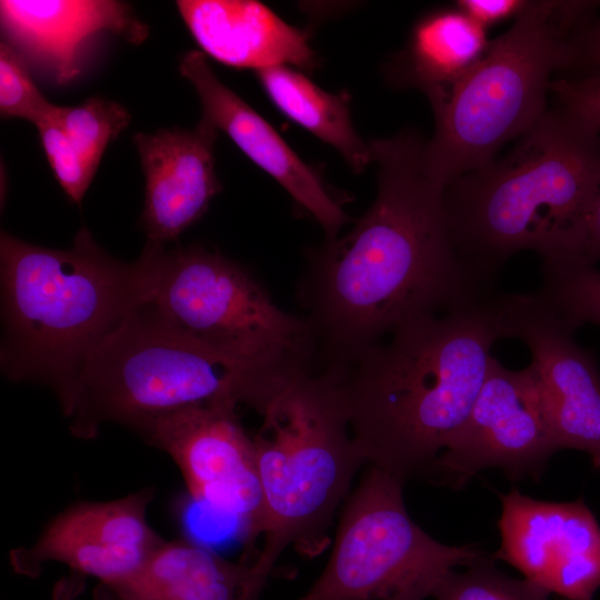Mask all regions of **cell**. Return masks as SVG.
<instances>
[{"label":"cell","mask_w":600,"mask_h":600,"mask_svg":"<svg viewBox=\"0 0 600 600\" xmlns=\"http://www.w3.org/2000/svg\"><path fill=\"white\" fill-rule=\"evenodd\" d=\"M378 192L353 228L308 254L299 300L327 367L349 368L403 323L490 300L452 242L446 186L413 130L371 140Z\"/></svg>","instance_id":"cell-1"},{"label":"cell","mask_w":600,"mask_h":600,"mask_svg":"<svg viewBox=\"0 0 600 600\" xmlns=\"http://www.w3.org/2000/svg\"><path fill=\"white\" fill-rule=\"evenodd\" d=\"M494 299L412 319L347 368L350 429L367 463L403 482L429 478L502 338Z\"/></svg>","instance_id":"cell-2"},{"label":"cell","mask_w":600,"mask_h":600,"mask_svg":"<svg viewBox=\"0 0 600 600\" xmlns=\"http://www.w3.org/2000/svg\"><path fill=\"white\" fill-rule=\"evenodd\" d=\"M162 244L120 261L83 227L68 249L0 237L1 372L49 387L63 409L90 353L150 302Z\"/></svg>","instance_id":"cell-3"},{"label":"cell","mask_w":600,"mask_h":600,"mask_svg":"<svg viewBox=\"0 0 600 600\" xmlns=\"http://www.w3.org/2000/svg\"><path fill=\"white\" fill-rule=\"evenodd\" d=\"M600 133L563 107L546 111L504 158L444 189L447 222L466 266L493 287L506 261L534 250L577 261L600 189Z\"/></svg>","instance_id":"cell-4"},{"label":"cell","mask_w":600,"mask_h":600,"mask_svg":"<svg viewBox=\"0 0 600 600\" xmlns=\"http://www.w3.org/2000/svg\"><path fill=\"white\" fill-rule=\"evenodd\" d=\"M347 368L326 367L296 381L263 413L253 437L262 491L263 546L250 563L258 599L289 547L316 556L366 460L349 421Z\"/></svg>","instance_id":"cell-5"},{"label":"cell","mask_w":600,"mask_h":600,"mask_svg":"<svg viewBox=\"0 0 600 600\" xmlns=\"http://www.w3.org/2000/svg\"><path fill=\"white\" fill-rule=\"evenodd\" d=\"M600 1H527L511 28L490 44L474 68L432 107L433 137L422 166L447 186L496 159L546 112L552 72L577 66L578 41Z\"/></svg>","instance_id":"cell-6"},{"label":"cell","mask_w":600,"mask_h":600,"mask_svg":"<svg viewBox=\"0 0 600 600\" xmlns=\"http://www.w3.org/2000/svg\"><path fill=\"white\" fill-rule=\"evenodd\" d=\"M222 399L262 414L272 397L256 377L184 337L147 303L90 353L62 411L72 436L93 439L104 423L138 434L161 416Z\"/></svg>","instance_id":"cell-7"},{"label":"cell","mask_w":600,"mask_h":600,"mask_svg":"<svg viewBox=\"0 0 600 600\" xmlns=\"http://www.w3.org/2000/svg\"><path fill=\"white\" fill-rule=\"evenodd\" d=\"M149 304L172 328L256 377L279 398L312 373L317 341L238 262L202 246H161Z\"/></svg>","instance_id":"cell-8"},{"label":"cell","mask_w":600,"mask_h":600,"mask_svg":"<svg viewBox=\"0 0 600 600\" xmlns=\"http://www.w3.org/2000/svg\"><path fill=\"white\" fill-rule=\"evenodd\" d=\"M403 483L370 466L344 503L328 563L298 600H426L454 567L486 554L423 531L406 509Z\"/></svg>","instance_id":"cell-9"},{"label":"cell","mask_w":600,"mask_h":600,"mask_svg":"<svg viewBox=\"0 0 600 600\" xmlns=\"http://www.w3.org/2000/svg\"><path fill=\"white\" fill-rule=\"evenodd\" d=\"M557 451L531 364L511 370L493 358L466 422L436 459L428 479L460 489L479 471L497 468L513 481H538Z\"/></svg>","instance_id":"cell-10"},{"label":"cell","mask_w":600,"mask_h":600,"mask_svg":"<svg viewBox=\"0 0 600 600\" xmlns=\"http://www.w3.org/2000/svg\"><path fill=\"white\" fill-rule=\"evenodd\" d=\"M222 399L187 407L149 422L138 433L167 453L197 502L236 519L249 544L261 536L262 491L253 437Z\"/></svg>","instance_id":"cell-11"},{"label":"cell","mask_w":600,"mask_h":600,"mask_svg":"<svg viewBox=\"0 0 600 600\" xmlns=\"http://www.w3.org/2000/svg\"><path fill=\"white\" fill-rule=\"evenodd\" d=\"M502 338H518L533 368L559 447L590 456L600 472V370L592 351L574 340V329L537 296L496 297Z\"/></svg>","instance_id":"cell-12"},{"label":"cell","mask_w":600,"mask_h":600,"mask_svg":"<svg viewBox=\"0 0 600 600\" xmlns=\"http://www.w3.org/2000/svg\"><path fill=\"white\" fill-rule=\"evenodd\" d=\"M154 488L109 501H81L58 513L29 547L10 551L12 570L38 578L47 562L113 586L134 573L164 540L149 523Z\"/></svg>","instance_id":"cell-13"},{"label":"cell","mask_w":600,"mask_h":600,"mask_svg":"<svg viewBox=\"0 0 600 600\" xmlns=\"http://www.w3.org/2000/svg\"><path fill=\"white\" fill-rule=\"evenodd\" d=\"M500 548L492 554L566 600H592L600 588V524L583 499L542 501L512 489L499 494Z\"/></svg>","instance_id":"cell-14"},{"label":"cell","mask_w":600,"mask_h":600,"mask_svg":"<svg viewBox=\"0 0 600 600\" xmlns=\"http://www.w3.org/2000/svg\"><path fill=\"white\" fill-rule=\"evenodd\" d=\"M179 70L198 93L201 118L224 132L252 162L281 184L298 207L319 222L326 240L337 238L339 230L350 219L319 173L303 162L263 118L217 78L204 53L197 50L183 53Z\"/></svg>","instance_id":"cell-15"},{"label":"cell","mask_w":600,"mask_h":600,"mask_svg":"<svg viewBox=\"0 0 600 600\" xmlns=\"http://www.w3.org/2000/svg\"><path fill=\"white\" fill-rule=\"evenodd\" d=\"M217 137L218 130L202 118L191 130L133 136L146 186L140 223L149 242L177 240L220 192L213 153Z\"/></svg>","instance_id":"cell-16"},{"label":"cell","mask_w":600,"mask_h":600,"mask_svg":"<svg viewBox=\"0 0 600 600\" xmlns=\"http://www.w3.org/2000/svg\"><path fill=\"white\" fill-rule=\"evenodd\" d=\"M0 17L10 44L59 84L80 73L82 50L94 36L112 32L132 43L148 36L130 6L113 0H2Z\"/></svg>","instance_id":"cell-17"},{"label":"cell","mask_w":600,"mask_h":600,"mask_svg":"<svg viewBox=\"0 0 600 600\" xmlns=\"http://www.w3.org/2000/svg\"><path fill=\"white\" fill-rule=\"evenodd\" d=\"M179 12L202 53L238 69H312L308 34L252 0H180Z\"/></svg>","instance_id":"cell-18"},{"label":"cell","mask_w":600,"mask_h":600,"mask_svg":"<svg viewBox=\"0 0 600 600\" xmlns=\"http://www.w3.org/2000/svg\"><path fill=\"white\" fill-rule=\"evenodd\" d=\"M489 44L487 29L460 9L434 10L417 21L387 74L397 87L422 91L436 107L474 68Z\"/></svg>","instance_id":"cell-19"},{"label":"cell","mask_w":600,"mask_h":600,"mask_svg":"<svg viewBox=\"0 0 600 600\" xmlns=\"http://www.w3.org/2000/svg\"><path fill=\"white\" fill-rule=\"evenodd\" d=\"M250 570L246 561L164 539L134 573L108 587L122 600H257Z\"/></svg>","instance_id":"cell-20"},{"label":"cell","mask_w":600,"mask_h":600,"mask_svg":"<svg viewBox=\"0 0 600 600\" xmlns=\"http://www.w3.org/2000/svg\"><path fill=\"white\" fill-rule=\"evenodd\" d=\"M256 73L279 111L336 148L354 172L373 162L370 143L352 126L348 93L327 92L288 66L268 67Z\"/></svg>","instance_id":"cell-21"},{"label":"cell","mask_w":600,"mask_h":600,"mask_svg":"<svg viewBox=\"0 0 600 600\" xmlns=\"http://www.w3.org/2000/svg\"><path fill=\"white\" fill-rule=\"evenodd\" d=\"M537 296L571 328L600 326V270L582 263L542 266Z\"/></svg>","instance_id":"cell-22"},{"label":"cell","mask_w":600,"mask_h":600,"mask_svg":"<svg viewBox=\"0 0 600 600\" xmlns=\"http://www.w3.org/2000/svg\"><path fill=\"white\" fill-rule=\"evenodd\" d=\"M71 146L98 168L108 144L130 123L129 112L119 103L89 98L76 107L53 104L49 116Z\"/></svg>","instance_id":"cell-23"},{"label":"cell","mask_w":600,"mask_h":600,"mask_svg":"<svg viewBox=\"0 0 600 600\" xmlns=\"http://www.w3.org/2000/svg\"><path fill=\"white\" fill-rule=\"evenodd\" d=\"M484 554L463 572L450 571L433 592L434 600H550V592L523 578H512Z\"/></svg>","instance_id":"cell-24"},{"label":"cell","mask_w":600,"mask_h":600,"mask_svg":"<svg viewBox=\"0 0 600 600\" xmlns=\"http://www.w3.org/2000/svg\"><path fill=\"white\" fill-rule=\"evenodd\" d=\"M53 104L34 84L27 59L9 42L0 43V112L34 126L44 120Z\"/></svg>","instance_id":"cell-25"},{"label":"cell","mask_w":600,"mask_h":600,"mask_svg":"<svg viewBox=\"0 0 600 600\" xmlns=\"http://www.w3.org/2000/svg\"><path fill=\"white\" fill-rule=\"evenodd\" d=\"M36 127L56 179L69 200L80 207L97 168L71 146L61 128L49 117Z\"/></svg>","instance_id":"cell-26"},{"label":"cell","mask_w":600,"mask_h":600,"mask_svg":"<svg viewBox=\"0 0 600 600\" xmlns=\"http://www.w3.org/2000/svg\"><path fill=\"white\" fill-rule=\"evenodd\" d=\"M550 90L561 107L600 133V74L558 79L551 82Z\"/></svg>","instance_id":"cell-27"},{"label":"cell","mask_w":600,"mask_h":600,"mask_svg":"<svg viewBox=\"0 0 600 600\" xmlns=\"http://www.w3.org/2000/svg\"><path fill=\"white\" fill-rule=\"evenodd\" d=\"M526 3L522 0H459L456 7L487 29L510 18L516 19Z\"/></svg>","instance_id":"cell-28"},{"label":"cell","mask_w":600,"mask_h":600,"mask_svg":"<svg viewBox=\"0 0 600 600\" xmlns=\"http://www.w3.org/2000/svg\"><path fill=\"white\" fill-rule=\"evenodd\" d=\"M600 259V189L588 214L576 262L594 266Z\"/></svg>","instance_id":"cell-29"},{"label":"cell","mask_w":600,"mask_h":600,"mask_svg":"<svg viewBox=\"0 0 600 600\" xmlns=\"http://www.w3.org/2000/svg\"><path fill=\"white\" fill-rule=\"evenodd\" d=\"M577 66H584L593 70L592 74H600V19L591 22L581 33Z\"/></svg>","instance_id":"cell-30"},{"label":"cell","mask_w":600,"mask_h":600,"mask_svg":"<svg viewBox=\"0 0 600 600\" xmlns=\"http://www.w3.org/2000/svg\"><path fill=\"white\" fill-rule=\"evenodd\" d=\"M87 584V577L70 571L69 574L56 581L51 592V600H78L83 593Z\"/></svg>","instance_id":"cell-31"},{"label":"cell","mask_w":600,"mask_h":600,"mask_svg":"<svg viewBox=\"0 0 600 600\" xmlns=\"http://www.w3.org/2000/svg\"><path fill=\"white\" fill-rule=\"evenodd\" d=\"M93 600H122L111 588L99 582L93 589Z\"/></svg>","instance_id":"cell-32"},{"label":"cell","mask_w":600,"mask_h":600,"mask_svg":"<svg viewBox=\"0 0 600 600\" xmlns=\"http://www.w3.org/2000/svg\"><path fill=\"white\" fill-rule=\"evenodd\" d=\"M557 600H566V599L559 598V599H557Z\"/></svg>","instance_id":"cell-33"}]
</instances>
